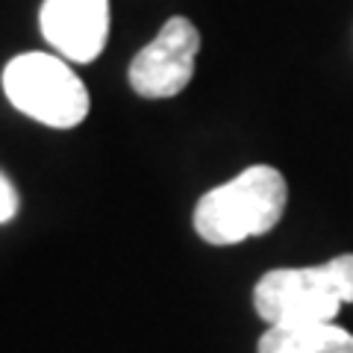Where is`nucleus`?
Instances as JSON below:
<instances>
[{"label":"nucleus","mask_w":353,"mask_h":353,"mask_svg":"<svg viewBox=\"0 0 353 353\" xmlns=\"http://www.w3.org/2000/svg\"><path fill=\"white\" fill-rule=\"evenodd\" d=\"M3 92L18 112L57 130H71L88 115V88L71 65L50 53H21L3 68Z\"/></svg>","instance_id":"7ed1b4c3"},{"label":"nucleus","mask_w":353,"mask_h":353,"mask_svg":"<svg viewBox=\"0 0 353 353\" xmlns=\"http://www.w3.org/2000/svg\"><path fill=\"white\" fill-rule=\"evenodd\" d=\"M39 24L59 57L94 62L109 39V0H44Z\"/></svg>","instance_id":"39448f33"},{"label":"nucleus","mask_w":353,"mask_h":353,"mask_svg":"<svg viewBox=\"0 0 353 353\" xmlns=\"http://www.w3.org/2000/svg\"><path fill=\"white\" fill-rule=\"evenodd\" d=\"M256 353H353V333L333 321L268 327L259 339Z\"/></svg>","instance_id":"423d86ee"},{"label":"nucleus","mask_w":353,"mask_h":353,"mask_svg":"<svg viewBox=\"0 0 353 353\" xmlns=\"http://www.w3.org/2000/svg\"><path fill=\"white\" fill-rule=\"evenodd\" d=\"M201 32L189 18H168L159 36L130 62V85L141 97H174L192 83Z\"/></svg>","instance_id":"20e7f679"},{"label":"nucleus","mask_w":353,"mask_h":353,"mask_svg":"<svg viewBox=\"0 0 353 353\" xmlns=\"http://www.w3.org/2000/svg\"><path fill=\"white\" fill-rule=\"evenodd\" d=\"M353 303V253L309 268H274L253 289V309L268 327L327 324Z\"/></svg>","instance_id":"f03ea898"},{"label":"nucleus","mask_w":353,"mask_h":353,"mask_svg":"<svg viewBox=\"0 0 353 353\" xmlns=\"http://www.w3.org/2000/svg\"><path fill=\"white\" fill-rule=\"evenodd\" d=\"M15 212H18V192H15V185L9 183V176L0 174V224L12 221Z\"/></svg>","instance_id":"0eeeda50"},{"label":"nucleus","mask_w":353,"mask_h":353,"mask_svg":"<svg viewBox=\"0 0 353 353\" xmlns=\"http://www.w3.org/2000/svg\"><path fill=\"white\" fill-rule=\"evenodd\" d=\"M289 201L285 176L271 165H250L230 183L215 185L194 206V230L209 245H239L280 224Z\"/></svg>","instance_id":"f257e3e1"}]
</instances>
